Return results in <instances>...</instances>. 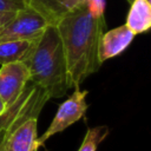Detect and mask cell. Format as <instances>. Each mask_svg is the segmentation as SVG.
I'll return each mask as SVG.
<instances>
[{
    "instance_id": "6da1fadb",
    "label": "cell",
    "mask_w": 151,
    "mask_h": 151,
    "mask_svg": "<svg viewBox=\"0 0 151 151\" xmlns=\"http://www.w3.org/2000/svg\"><path fill=\"white\" fill-rule=\"evenodd\" d=\"M105 7V0H83L55 24L74 88L101 66L98 46L106 27Z\"/></svg>"
},
{
    "instance_id": "7a4b0ae2",
    "label": "cell",
    "mask_w": 151,
    "mask_h": 151,
    "mask_svg": "<svg viewBox=\"0 0 151 151\" xmlns=\"http://www.w3.org/2000/svg\"><path fill=\"white\" fill-rule=\"evenodd\" d=\"M25 64L29 71V81L44 90L50 99L63 97L72 87L55 25L47 26Z\"/></svg>"
},
{
    "instance_id": "3957f363",
    "label": "cell",
    "mask_w": 151,
    "mask_h": 151,
    "mask_svg": "<svg viewBox=\"0 0 151 151\" xmlns=\"http://www.w3.org/2000/svg\"><path fill=\"white\" fill-rule=\"evenodd\" d=\"M45 104H39L15 119L5 130L2 147L5 151H38V116Z\"/></svg>"
},
{
    "instance_id": "277c9868",
    "label": "cell",
    "mask_w": 151,
    "mask_h": 151,
    "mask_svg": "<svg viewBox=\"0 0 151 151\" xmlns=\"http://www.w3.org/2000/svg\"><path fill=\"white\" fill-rule=\"evenodd\" d=\"M50 24L34 9L24 6L0 29V42L11 40H38Z\"/></svg>"
},
{
    "instance_id": "5b68a950",
    "label": "cell",
    "mask_w": 151,
    "mask_h": 151,
    "mask_svg": "<svg viewBox=\"0 0 151 151\" xmlns=\"http://www.w3.org/2000/svg\"><path fill=\"white\" fill-rule=\"evenodd\" d=\"M87 94H88L87 90H80L79 87H77L74 92L59 105L47 130L40 137H38L40 146L52 136L63 132L68 126L77 123L85 116L88 107L86 103Z\"/></svg>"
},
{
    "instance_id": "8992f818",
    "label": "cell",
    "mask_w": 151,
    "mask_h": 151,
    "mask_svg": "<svg viewBox=\"0 0 151 151\" xmlns=\"http://www.w3.org/2000/svg\"><path fill=\"white\" fill-rule=\"evenodd\" d=\"M29 83V71L25 63L15 61L0 67V97L7 106L14 104Z\"/></svg>"
},
{
    "instance_id": "52a82bcc",
    "label": "cell",
    "mask_w": 151,
    "mask_h": 151,
    "mask_svg": "<svg viewBox=\"0 0 151 151\" xmlns=\"http://www.w3.org/2000/svg\"><path fill=\"white\" fill-rule=\"evenodd\" d=\"M134 34L124 25L104 32L99 40L98 58L103 64L104 61L112 59L122 54L133 41Z\"/></svg>"
},
{
    "instance_id": "ba28073f",
    "label": "cell",
    "mask_w": 151,
    "mask_h": 151,
    "mask_svg": "<svg viewBox=\"0 0 151 151\" xmlns=\"http://www.w3.org/2000/svg\"><path fill=\"white\" fill-rule=\"evenodd\" d=\"M50 98L44 90L38 87L34 84L27 85L25 91L18 98V100L7 107L5 113L0 116V130L5 129L9 124H12L17 118L27 112L29 109L35 106L41 101H47Z\"/></svg>"
},
{
    "instance_id": "9c48e42d",
    "label": "cell",
    "mask_w": 151,
    "mask_h": 151,
    "mask_svg": "<svg viewBox=\"0 0 151 151\" xmlns=\"http://www.w3.org/2000/svg\"><path fill=\"white\" fill-rule=\"evenodd\" d=\"M83 0H24L25 6L38 12L50 25H55Z\"/></svg>"
},
{
    "instance_id": "30bf717a",
    "label": "cell",
    "mask_w": 151,
    "mask_h": 151,
    "mask_svg": "<svg viewBox=\"0 0 151 151\" xmlns=\"http://www.w3.org/2000/svg\"><path fill=\"white\" fill-rule=\"evenodd\" d=\"M125 26L134 35L147 32L151 27V2L147 0H132Z\"/></svg>"
},
{
    "instance_id": "8fae6325",
    "label": "cell",
    "mask_w": 151,
    "mask_h": 151,
    "mask_svg": "<svg viewBox=\"0 0 151 151\" xmlns=\"http://www.w3.org/2000/svg\"><path fill=\"white\" fill-rule=\"evenodd\" d=\"M38 40H11L0 42V65L22 61L31 57Z\"/></svg>"
},
{
    "instance_id": "7c38bea8",
    "label": "cell",
    "mask_w": 151,
    "mask_h": 151,
    "mask_svg": "<svg viewBox=\"0 0 151 151\" xmlns=\"http://www.w3.org/2000/svg\"><path fill=\"white\" fill-rule=\"evenodd\" d=\"M107 134L109 127L105 125L88 127L78 151H97L99 144L107 137Z\"/></svg>"
},
{
    "instance_id": "4fadbf2b",
    "label": "cell",
    "mask_w": 151,
    "mask_h": 151,
    "mask_svg": "<svg viewBox=\"0 0 151 151\" xmlns=\"http://www.w3.org/2000/svg\"><path fill=\"white\" fill-rule=\"evenodd\" d=\"M24 6V0H0V12H15Z\"/></svg>"
},
{
    "instance_id": "5bb4252c",
    "label": "cell",
    "mask_w": 151,
    "mask_h": 151,
    "mask_svg": "<svg viewBox=\"0 0 151 151\" xmlns=\"http://www.w3.org/2000/svg\"><path fill=\"white\" fill-rule=\"evenodd\" d=\"M15 12H0V29L12 19Z\"/></svg>"
},
{
    "instance_id": "9a60e30c",
    "label": "cell",
    "mask_w": 151,
    "mask_h": 151,
    "mask_svg": "<svg viewBox=\"0 0 151 151\" xmlns=\"http://www.w3.org/2000/svg\"><path fill=\"white\" fill-rule=\"evenodd\" d=\"M7 107H8V106L5 104V101H4L2 98L0 97V116H2V114L5 113V111L7 110Z\"/></svg>"
},
{
    "instance_id": "2e32d148",
    "label": "cell",
    "mask_w": 151,
    "mask_h": 151,
    "mask_svg": "<svg viewBox=\"0 0 151 151\" xmlns=\"http://www.w3.org/2000/svg\"><path fill=\"white\" fill-rule=\"evenodd\" d=\"M5 130H6V129H5ZM4 134H5V132H4ZM2 139H4V136H2ZM2 139H1V142H0V151H5L4 147H2Z\"/></svg>"
},
{
    "instance_id": "e0dca14e",
    "label": "cell",
    "mask_w": 151,
    "mask_h": 151,
    "mask_svg": "<svg viewBox=\"0 0 151 151\" xmlns=\"http://www.w3.org/2000/svg\"><path fill=\"white\" fill-rule=\"evenodd\" d=\"M126 1H127L129 4H131V2H132V0H126Z\"/></svg>"
},
{
    "instance_id": "ac0fdd59",
    "label": "cell",
    "mask_w": 151,
    "mask_h": 151,
    "mask_svg": "<svg viewBox=\"0 0 151 151\" xmlns=\"http://www.w3.org/2000/svg\"><path fill=\"white\" fill-rule=\"evenodd\" d=\"M147 1H149V2H151V0H147Z\"/></svg>"
},
{
    "instance_id": "d6986e66",
    "label": "cell",
    "mask_w": 151,
    "mask_h": 151,
    "mask_svg": "<svg viewBox=\"0 0 151 151\" xmlns=\"http://www.w3.org/2000/svg\"><path fill=\"white\" fill-rule=\"evenodd\" d=\"M0 131H1V130H0Z\"/></svg>"
}]
</instances>
